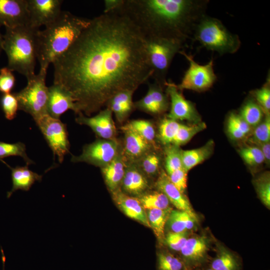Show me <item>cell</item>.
<instances>
[{
    "mask_svg": "<svg viewBox=\"0 0 270 270\" xmlns=\"http://www.w3.org/2000/svg\"><path fill=\"white\" fill-rule=\"evenodd\" d=\"M264 112L256 101L250 98L242 106L240 116L250 126H257L263 118Z\"/></svg>",
    "mask_w": 270,
    "mask_h": 270,
    "instance_id": "cell-31",
    "label": "cell"
},
{
    "mask_svg": "<svg viewBox=\"0 0 270 270\" xmlns=\"http://www.w3.org/2000/svg\"><path fill=\"white\" fill-rule=\"evenodd\" d=\"M164 167L168 175L172 172L183 168L182 163V150L174 145L164 146Z\"/></svg>",
    "mask_w": 270,
    "mask_h": 270,
    "instance_id": "cell-33",
    "label": "cell"
},
{
    "mask_svg": "<svg viewBox=\"0 0 270 270\" xmlns=\"http://www.w3.org/2000/svg\"><path fill=\"white\" fill-rule=\"evenodd\" d=\"M112 194L116 204L126 216L150 228L146 212L137 198L128 196L120 190Z\"/></svg>",
    "mask_w": 270,
    "mask_h": 270,
    "instance_id": "cell-20",
    "label": "cell"
},
{
    "mask_svg": "<svg viewBox=\"0 0 270 270\" xmlns=\"http://www.w3.org/2000/svg\"><path fill=\"white\" fill-rule=\"evenodd\" d=\"M192 40L198 42L206 50L220 55L234 54L241 46L237 34L228 30L220 20L206 14L196 24Z\"/></svg>",
    "mask_w": 270,
    "mask_h": 270,
    "instance_id": "cell-5",
    "label": "cell"
},
{
    "mask_svg": "<svg viewBox=\"0 0 270 270\" xmlns=\"http://www.w3.org/2000/svg\"><path fill=\"white\" fill-rule=\"evenodd\" d=\"M164 88L155 82L149 84L146 95L134 102L135 108L154 116L164 114L170 106V100Z\"/></svg>",
    "mask_w": 270,
    "mask_h": 270,
    "instance_id": "cell-14",
    "label": "cell"
},
{
    "mask_svg": "<svg viewBox=\"0 0 270 270\" xmlns=\"http://www.w3.org/2000/svg\"><path fill=\"white\" fill-rule=\"evenodd\" d=\"M2 250V252H3L2 250ZM2 262H3V270H4V262H5V260H6V258H5V256H4V252H2Z\"/></svg>",
    "mask_w": 270,
    "mask_h": 270,
    "instance_id": "cell-51",
    "label": "cell"
},
{
    "mask_svg": "<svg viewBox=\"0 0 270 270\" xmlns=\"http://www.w3.org/2000/svg\"><path fill=\"white\" fill-rule=\"evenodd\" d=\"M166 92L170 100V110L166 118L176 120H187L196 124L200 122V116L194 105L186 100L172 82L165 84Z\"/></svg>",
    "mask_w": 270,
    "mask_h": 270,
    "instance_id": "cell-11",
    "label": "cell"
},
{
    "mask_svg": "<svg viewBox=\"0 0 270 270\" xmlns=\"http://www.w3.org/2000/svg\"><path fill=\"white\" fill-rule=\"evenodd\" d=\"M208 0H123L118 8L145 38L177 40L186 46L195 26L206 14Z\"/></svg>",
    "mask_w": 270,
    "mask_h": 270,
    "instance_id": "cell-2",
    "label": "cell"
},
{
    "mask_svg": "<svg viewBox=\"0 0 270 270\" xmlns=\"http://www.w3.org/2000/svg\"><path fill=\"white\" fill-rule=\"evenodd\" d=\"M172 210L170 208L164 210H148L146 214L150 228L160 241L164 238L165 226Z\"/></svg>",
    "mask_w": 270,
    "mask_h": 270,
    "instance_id": "cell-28",
    "label": "cell"
},
{
    "mask_svg": "<svg viewBox=\"0 0 270 270\" xmlns=\"http://www.w3.org/2000/svg\"><path fill=\"white\" fill-rule=\"evenodd\" d=\"M8 67L0 69V92L4 94L10 93L15 85L14 76Z\"/></svg>",
    "mask_w": 270,
    "mask_h": 270,
    "instance_id": "cell-43",
    "label": "cell"
},
{
    "mask_svg": "<svg viewBox=\"0 0 270 270\" xmlns=\"http://www.w3.org/2000/svg\"><path fill=\"white\" fill-rule=\"evenodd\" d=\"M28 24L30 28L39 30L54 22L62 10V0H26Z\"/></svg>",
    "mask_w": 270,
    "mask_h": 270,
    "instance_id": "cell-12",
    "label": "cell"
},
{
    "mask_svg": "<svg viewBox=\"0 0 270 270\" xmlns=\"http://www.w3.org/2000/svg\"><path fill=\"white\" fill-rule=\"evenodd\" d=\"M270 116L266 114L264 119L256 127L251 138V142L256 144L270 142Z\"/></svg>",
    "mask_w": 270,
    "mask_h": 270,
    "instance_id": "cell-38",
    "label": "cell"
},
{
    "mask_svg": "<svg viewBox=\"0 0 270 270\" xmlns=\"http://www.w3.org/2000/svg\"><path fill=\"white\" fill-rule=\"evenodd\" d=\"M144 208L166 209L170 208V202L162 192L156 191L146 192L137 198Z\"/></svg>",
    "mask_w": 270,
    "mask_h": 270,
    "instance_id": "cell-32",
    "label": "cell"
},
{
    "mask_svg": "<svg viewBox=\"0 0 270 270\" xmlns=\"http://www.w3.org/2000/svg\"><path fill=\"white\" fill-rule=\"evenodd\" d=\"M134 92L132 90L119 92L108 101L106 106L114 114L118 124H123L136 109L132 100Z\"/></svg>",
    "mask_w": 270,
    "mask_h": 270,
    "instance_id": "cell-21",
    "label": "cell"
},
{
    "mask_svg": "<svg viewBox=\"0 0 270 270\" xmlns=\"http://www.w3.org/2000/svg\"><path fill=\"white\" fill-rule=\"evenodd\" d=\"M90 19L62 11L52 23L36 35V55L40 70L48 67L66 52L90 22Z\"/></svg>",
    "mask_w": 270,
    "mask_h": 270,
    "instance_id": "cell-3",
    "label": "cell"
},
{
    "mask_svg": "<svg viewBox=\"0 0 270 270\" xmlns=\"http://www.w3.org/2000/svg\"><path fill=\"white\" fill-rule=\"evenodd\" d=\"M43 134L54 156H58L60 163H62L64 156L69 152L70 142L66 125L60 119L45 114L34 120Z\"/></svg>",
    "mask_w": 270,
    "mask_h": 270,
    "instance_id": "cell-10",
    "label": "cell"
},
{
    "mask_svg": "<svg viewBox=\"0 0 270 270\" xmlns=\"http://www.w3.org/2000/svg\"><path fill=\"white\" fill-rule=\"evenodd\" d=\"M120 130L124 134L122 152L126 164L136 162L150 150L158 148L130 128L122 126Z\"/></svg>",
    "mask_w": 270,
    "mask_h": 270,
    "instance_id": "cell-15",
    "label": "cell"
},
{
    "mask_svg": "<svg viewBox=\"0 0 270 270\" xmlns=\"http://www.w3.org/2000/svg\"><path fill=\"white\" fill-rule=\"evenodd\" d=\"M123 2V0H105L104 13L111 12L118 8Z\"/></svg>",
    "mask_w": 270,
    "mask_h": 270,
    "instance_id": "cell-47",
    "label": "cell"
},
{
    "mask_svg": "<svg viewBox=\"0 0 270 270\" xmlns=\"http://www.w3.org/2000/svg\"><path fill=\"white\" fill-rule=\"evenodd\" d=\"M213 270L212 268H210V269H208V270Z\"/></svg>",
    "mask_w": 270,
    "mask_h": 270,
    "instance_id": "cell-52",
    "label": "cell"
},
{
    "mask_svg": "<svg viewBox=\"0 0 270 270\" xmlns=\"http://www.w3.org/2000/svg\"><path fill=\"white\" fill-rule=\"evenodd\" d=\"M208 250V242L204 236L188 238L180 250L182 256L190 262H198L205 256Z\"/></svg>",
    "mask_w": 270,
    "mask_h": 270,
    "instance_id": "cell-24",
    "label": "cell"
},
{
    "mask_svg": "<svg viewBox=\"0 0 270 270\" xmlns=\"http://www.w3.org/2000/svg\"><path fill=\"white\" fill-rule=\"evenodd\" d=\"M76 122L80 124L89 126L98 138H116L117 130L112 118V112L107 107L93 116L78 115Z\"/></svg>",
    "mask_w": 270,
    "mask_h": 270,
    "instance_id": "cell-13",
    "label": "cell"
},
{
    "mask_svg": "<svg viewBox=\"0 0 270 270\" xmlns=\"http://www.w3.org/2000/svg\"><path fill=\"white\" fill-rule=\"evenodd\" d=\"M26 0H0V25L15 28L28 24Z\"/></svg>",
    "mask_w": 270,
    "mask_h": 270,
    "instance_id": "cell-16",
    "label": "cell"
},
{
    "mask_svg": "<svg viewBox=\"0 0 270 270\" xmlns=\"http://www.w3.org/2000/svg\"><path fill=\"white\" fill-rule=\"evenodd\" d=\"M1 26L0 25V27ZM2 42H3V36L1 34L0 32V54L1 51L2 50Z\"/></svg>",
    "mask_w": 270,
    "mask_h": 270,
    "instance_id": "cell-50",
    "label": "cell"
},
{
    "mask_svg": "<svg viewBox=\"0 0 270 270\" xmlns=\"http://www.w3.org/2000/svg\"><path fill=\"white\" fill-rule=\"evenodd\" d=\"M122 146V142L117 138H98L92 143L85 144L80 155L72 156L71 162H86L102 168L116 158Z\"/></svg>",
    "mask_w": 270,
    "mask_h": 270,
    "instance_id": "cell-9",
    "label": "cell"
},
{
    "mask_svg": "<svg viewBox=\"0 0 270 270\" xmlns=\"http://www.w3.org/2000/svg\"><path fill=\"white\" fill-rule=\"evenodd\" d=\"M204 122H200L192 126L182 124L172 145L180 147L188 142L196 134L206 128Z\"/></svg>",
    "mask_w": 270,
    "mask_h": 270,
    "instance_id": "cell-35",
    "label": "cell"
},
{
    "mask_svg": "<svg viewBox=\"0 0 270 270\" xmlns=\"http://www.w3.org/2000/svg\"><path fill=\"white\" fill-rule=\"evenodd\" d=\"M148 178L135 164H127L120 190L128 196L138 198L148 191Z\"/></svg>",
    "mask_w": 270,
    "mask_h": 270,
    "instance_id": "cell-18",
    "label": "cell"
},
{
    "mask_svg": "<svg viewBox=\"0 0 270 270\" xmlns=\"http://www.w3.org/2000/svg\"><path fill=\"white\" fill-rule=\"evenodd\" d=\"M182 124L178 120L164 118L158 125L156 138L164 146L172 145Z\"/></svg>",
    "mask_w": 270,
    "mask_h": 270,
    "instance_id": "cell-29",
    "label": "cell"
},
{
    "mask_svg": "<svg viewBox=\"0 0 270 270\" xmlns=\"http://www.w3.org/2000/svg\"><path fill=\"white\" fill-rule=\"evenodd\" d=\"M227 128L228 133L232 139L236 140H240L246 136L245 134L237 130L230 124H228Z\"/></svg>",
    "mask_w": 270,
    "mask_h": 270,
    "instance_id": "cell-48",
    "label": "cell"
},
{
    "mask_svg": "<svg viewBox=\"0 0 270 270\" xmlns=\"http://www.w3.org/2000/svg\"><path fill=\"white\" fill-rule=\"evenodd\" d=\"M158 264L160 270H181L182 268V262L169 254L160 253L158 255Z\"/></svg>",
    "mask_w": 270,
    "mask_h": 270,
    "instance_id": "cell-42",
    "label": "cell"
},
{
    "mask_svg": "<svg viewBox=\"0 0 270 270\" xmlns=\"http://www.w3.org/2000/svg\"><path fill=\"white\" fill-rule=\"evenodd\" d=\"M240 154L244 162L250 166H258L265 161L264 154L258 147L244 148L240 150Z\"/></svg>",
    "mask_w": 270,
    "mask_h": 270,
    "instance_id": "cell-40",
    "label": "cell"
},
{
    "mask_svg": "<svg viewBox=\"0 0 270 270\" xmlns=\"http://www.w3.org/2000/svg\"><path fill=\"white\" fill-rule=\"evenodd\" d=\"M228 124L232 125L246 136L250 130V126L240 116L239 114L232 112L228 116Z\"/></svg>",
    "mask_w": 270,
    "mask_h": 270,
    "instance_id": "cell-46",
    "label": "cell"
},
{
    "mask_svg": "<svg viewBox=\"0 0 270 270\" xmlns=\"http://www.w3.org/2000/svg\"><path fill=\"white\" fill-rule=\"evenodd\" d=\"M11 170L12 186L11 190L7 192V198H10L16 190H20L28 191L36 181L41 182L42 176L28 169V166H17L12 168L6 164Z\"/></svg>",
    "mask_w": 270,
    "mask_h": 270,
    "instance_id": "cell-23",
    "label": "cell"
},
{
    "mask_svg": "<svg viewBox=\"0 0 270 270\" xmlns=\"http://www.w3.org/2000/svg\"><path fill=\"white\" fill-rule=\"evenodd\" d=\"M187 174L188 172L182 168L168 175L172 183L183 194L187 187Z\"/></svg>",
    "mask_w": 270,
    "mask_h": 270,
    "instance_id": "cell-45",
    "label": "cell"
},
{
    "mask_svg": "<svg viewBox=\"0 0 270 270\" xmlns=\"http://www.w3.org/2000/svg\"><path fill=\"white\" fill-rule=\"evenodd\" d=\"M196 221L188 212L176 209L171 210L166 224L171 232H182L192 229Z\"/></svg>",
    "mask_w": 270,
    "mask_h": 270,
    "instance_id": "cell-26",
    "label": "cell"
},
{
    "mask_svg": "<svg viewBox=\"0 0 270 270\" xmlns=\"http://www.w3.org/2000/svg\"><path fill=\"white\" fill-rule=\"evenodd\" d=\"M252 95L256 102L260 106L264 113L270 114V80L268 76L265 84L260 88L252 91Z\"/></svg>",
    "mask_w": 270,
    "mask_h": 270,
    "instance_id": "cell-37",
    "label": "cell"
},
{
    "mask_svg": "<svg viewBox=\"0 0 270 270\" xmlns=\"http://www.w3.org/2000/svg\"><path fill=\"white\" fill-rule=\"evenodd\" d=\"M188 239L186 232H170L164 236L167 245L172 250L180 251Z\"/></svg>",
    "mask_w": 270,
    "mask_h": 270,
    "instance_id": "cell-44",
    "label": "cell"
},
{
    "mask_svg": "<svg viewBox=\"0 0 270 270\" xmlns=\"http://www.w3.org/2000/svg\"><path fill=\"white\" fill-rule=\"evenodd\" d=\"M260 146V150L262 152L267 162H270V142L258 144Z\"/></svg>",
    "mask_w": 270,
    "mask_h": 270,
    "instance_id": "cell-49",
    "label": "cell"
},
{
    "mask_svg": "<svg viewBox=\"0 0 270 270\" xmlns=\"http://www.w3.org/2000/svg\"><path fill=\"white\" fill-rule=\"evenodd\" d=\"M157 190L164 194L177 210L184 211L197 220V216L188 198L170 181L165 171L162 170L155 182Z\"/></svg>",
    "mask_w": 270,
    "mask_h": 270,
    "instance_id": "cell-17",
    "label": "cell"
},
{
    "mask_svg": "<svg viewBox=\"0 0 270 270\" xmlns=\"http://www.w3.org/2000/svg\"><path fill=\"white\" fill-rule=\"evenodd\" d=\"M76 112L74 100L70 94L58 85L54 84L48 87V113L52 118L60 119L67 110Z\"/></svg>",
    "mask_w": 270,
    "mask_h": 270,
    "instance_id": "cell-19",
    "label": "cell"
},
{
    "mask_svg": "<svg viewBox=\"0 0 270 270\" xmlns=\"http://www.w3.org/2000/svg\"><path fill=\"white\" fill-rule=\"evenodd\" d=\"M126 164L121 149L109 164L100 168L105 183L112 194L120 190Z\"/></svg>",
    "mask_w": 270,
    "mask_h": 270,
    "instance_id": "cell-22",
    "label": "cell"
},
{
    "mask_svg": "<svg viewBox=\"0 0 270 270\" xmlns=\"http://www.w3.org/2000/svg\"><path fill=\"white\" fill-rule=\"evenodd\" d=\"M38 30L28 25L6 28L3 36L2 50L8 56L7 67L24 75L26 79L35 74Z\"/></svg>",
    "mask_w": 270,
    "mask_h": 270,
    "instance_id": "cell-4",
    "label": "cell"
},
{
    "mask_svg": "<svg viewBox=\"0 0 270 270\" xmlns=\"http://www.w3.org/2000/svg\"><path fill=\"white\" fill-rule=\"evenodd\" d=\"M52 64L54 84L70 94L76 114L86 116L102 110L117 92L136 91L152 76L145 37L118 8L90 19Z\"/></svg>",
    "mask_w": 270,
    "mask_h": 270,
    "instance_id": "cell-1",
    "label": "cell"
},
{
    "mask_svg": "<svg viewBox=\"0 0 270 270\" xmlns=\"http://www.w3.org/2000/svg\"><path fill=\"white\" fill-rule=\"evenodd\" d=\"M148 66L151 78L165 88L166 76L172 60L185 46L176 40L158 37L145 38Z\"/></svg>",
    "mask_w": 270,
    "mask_h": 270,
    "instance_id": "cell-6",
    "label": "cell"
},
{
    "mask_svg": "<svg viewBox=\"0 0 270 270\" xmlns=\"http://www.w3.org/2000/svg\"><path fill=\"white\" fill-rule=\"evenodd\" d=\"M214 143L208 141L199 148L182 150V163L183 168L188 172L190 170L208 158L213 151Z\"/></svg>",
    "mask_w": 270,
    "mask_h": 270,
    "instance_id": "cell-25",
    "label": "cell"
},
{
    "mask_svg": "<svg viewBox=\"0 0 270 270\" xmlns=\"http://www.w3.org/2000/svg\"><path fill=\"white\" fill-rule=\"evenodd\" d=\"M0 103L6 118L8 120L14 119L18 110V102L14 94H3Z\"/></svg>",
    "mask_w": 270,
    "mask_h": 270,
    "instance_id": "cell-39",
    "label": "cell"
},
{
    "mask_svg": "<svg viewBox=\"0 0 270 270\" xmlns=\"http://www.w3.org/2000/svg\"><path fill=\"white\" fill-rule=\"evenodd\" d=\"M10 156H19L25 161L26 166L33 164L34 162L27 156L24 144L18 142L9 144L0 141V160Z\"/></svg>",
    "mask_w": 270,
    "mask_h": 270,
    "instance_id": "cell-34",
    "label": "cell"
},
{
    "mask_svg": "<svg viewBox=\"0 0 270 270\" xmlns=\"http://www.w3.org/2000/svg\"><path fill=\"white\" fill-rule=\"evenodd\" d=\"M179 54L188 62V68L185 72L180 84L177 85L179 90H188L198 92H204L210 88L217 79L214 68V60L205 64H200L194 60L192 55L182 50Z\"/></svg>",
    "mask_w": 270,
    "mask_h": 270,
    "instance_id": "cell-8",
    "label": "cell"
},
{
    "mask_svg": "<svg viewBox=\"0 0 270 270\" xmlns=\"http://www.w3.org/2000/svg\"><path fill=\"white\" fill-rule=\"evenodd\" d=\"M211 266L213 270H237L238 265L234 256L223 248L212 261Z\"/></svg>",
    "mask_w": 270,
    "mask_h": 270,
    "instance_id": "cell-36",
    "label": "cell"
},
{
    "mask_svg": "<svg viewBox=\"0 0 270 270\" xmlns=\"http://www.w3.org/2000/svg\"><path fill=\"white\" fill-rule=\"evenodd\" d=\"M47 71L40 70L38 74L27 78L26 86L14 93L18 110L32 116L34 120L48 113V87L46 86Z\"/></svg>",
    "mask_w": 270,
    "mask_h": 270,
    "instance_id": "cell-7",
    "label": "cell"
},
{
    "mask_svg": "<svg viewBox=\"0 0 270 270\" xmlns=\"http://www.w3.org/2000/svg\"><path fill=\"white\" fill-rule=\"evenodd\" d=\"M123 126L134 130L152 144L158 146L156 142V130L154 123L151 120H134L126 122Z\"/></svg>",
    "mask_w": 270,
    "mask_h": 270,
    "instance_id": "cell-30",
    "label": "cell"
},
{
    "mask_svg": "<svg viewBox=\"0 0 270 270\" xmlns=\"http://www.w3.org/2000/svg\"><path fill=\"white\" fill-rule=\"evenodd\" d=\"M256 187L258 196L262 202L268 208L270 206V180L268 173L260 176L256 180Z\"/></svg>",
    "mask_w": 270,
    "mask_h": 270,
    "instance_id": "cell-41",
    "label": "cell"
},
{
    "mask_svg": "<svg viewBox=\"0 0 270 270\" xmlns=\"http://www.w3.org/2000/svg\"><path fill=\"white\" fill-rule=\"evenodd\" d=\"M162 157L158 148H154L144 154L135 164L148 177L151 178L160 174Z\"/></svg>",
    "mask_w": 270,
    "mask_h": 270,
    "instance_id": "cell-27",
    "label": "cell"
}]
</instances>
